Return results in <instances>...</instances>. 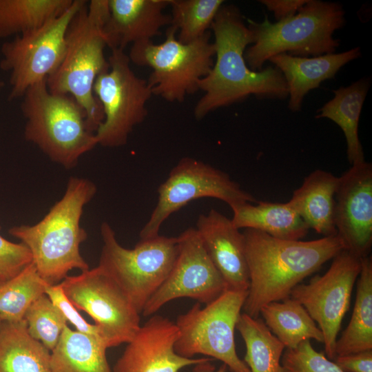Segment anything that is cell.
Wrapping results in <instances>:
<instances>
[{
	"label": "cell",
	"mask_w": 372,
	"mask_h": 372,
	"mask_svg": "<svg viewBox=\"0 0 372 372\" xmlns=\"http://www.w3.org/2000/svg\"><path fill=\"white\" fill-rule=\"evenodd\" d=\"M31 262L32 254L25 245L9 241L0 234V280L2 282L14 277Z\"/></svg>",
	"instance_id": "34"
},
{
	"label": "cell",
	"mask_w": 372,
	"mask_h": 372,
	"mask_svg": "<svg viewBox=\"0 0 372 372\" xmlns=\"http://www.w3.org/2000/svg\"><path fill=\"white\" fill-rule=\"evenodd\" d=\"M369 87L370 80L364 78L349 86L333 90L334 97L315 116L327 118L340 126L346 138L347 158L351 165L365 161L358 137V123Z\"/></svg>",
	"instance_id": "23"
},
{
	"label": "cell",
	"mask_w": 372,
	"mask_h": 372,
	"mask_svg": "<svg viewBox=\"0 0 372 372\" xmlns=\"http://www.w3.org/2000/svg\"><path fill=\"white\" fill-rule=\"evenodd\" d=\"M30 335L41 342L50 351L57 344L67 324L62 312L43 294L26 311L24 318Z\"/></svg>",
	"instance_id": "32"
},
{
	"label": "cell",
	"mask_w": 372,
	"mask_h": 372,
	"mask_svg": "<svg viewBox=\"0 0 372 372\" xmlns=\"http://www.w3.org/2000/svg\"><path fill=\"white\" fill-rule=\"evenodd\" d=\"M360 48L342 53L327 54L312 58L294 56L286 53L270 58L285 79L290 96L288 107L299 111L305 94L320 84L333 78L349 61L360 56Z\"/></svg>",
	"instance_id": "20"
},
{
	"label": "cell",
	"mask_w": 372,
	"mask_h": 372,
	"mask_svg": "<svg viewBox=\"0 0 372 372\" xmlns=\"http://www.w3.org/2000/svg\"><path fill=\"white\" fill-rule=\"evenodd\" d=\"M176 34L170 25L163 43H134L127 55L132 63L152 69L147 80L152 94L181 103L187 95L198 91V81L214 65L216 50L209 31L186 44L178 41Z\"/></svg>",
	"instance_id": "7"
},
{
	"label": "cell",
	"mask_w": 372,
	"mask_h": 372,
	"mask_svg": "<svg viewBox=\"0 0 372 372\" xmlns=\"http://www.w3.org/2000/svg\"><path fill=\"white\" fill-rule=\"evenodd\" d=\"M338 183L339 177L316 169L304 179L289 200L309 228L324 236L337 235L334 196Z\"/></svg>",
	"instance_id": "21"
},
{
	"label": "cell",
	"mask_w": 372,
	"mask_h": 372,
	"mask_svg": "<svg viewBox=\"0 0 372 372\" xmlns=\"http://www.w3.org/2000/svg\"><path fill=\"white\" fill-rule=\"evenodd\" d=\"M2 282L0 280V285H1Z\"/></svg>",
	"instance_id": "41"
},
{
	"label": "cell",
	"mask_w": 372,
	"mask_h": 372,
	"mask_svg": "<svg viewBox=\"0 0 372 372\" xmlns=\"http://www.w3.org/2000/svg\"><path fill=\"white\" fill-rule=\"evenodd\" d=\"M109 17L104 26L107 45L124 50L129 44L151 41L171 25L164 10L170 0H108Z\"/></svg>",
	"instance_id": "19"
},
{
	"label": "cell",
	"mask_w": 372,
	"mask_h": 372,
	"mask_svg": "<svg viewBox=\"0 0 372 372\" xmlns=\"http://www.w3.org/2000/svg\"><path fill=\"white\" fill-rule=\"evenodd\" d=\"M73 0H0V39L35 30L62 14Z\"/></svg>",
	"instance_id": "28"
},
{
	"label": "cell",
	"mask_w": 372,
	"mask_h": 372,
	"mask_svg": "<svg viewBox=\"0 0 372 372\" xmlns=\"http://www.w3.org/2000/svg\"><path fill=\"white\" fill-rule=\"evenodd\" d=\"M177 238L178 255L165 280L145 305L143 316L154 315L167 302L189 298L207 304L227 291L226 283L207 254L195 228Z\"/></svg>",
	"instance_id": "15"
},
{
	"label": "cell",
	"mask_w": 372,
	"mask_h": 372,
	"mask_svg": "<svg viewBox=\"0 0 372 372\" xmlns=\"http://www.w3.org/2000/svg\"><path fill=\"white\" fill-rule=\"evenodd\" d=\"M285 372H344L324 353L317 351L310 340L286 349L281 359Z\"/></svg>",
	"instance_id": "33"
},
{
	"label": "cell",
	"mask_w": 372,
	"mask_h": 372,
	"mask_svg": "<svg viewBox=\"0 0 372 372\" xmlns=\"http://www.w3.org/2000/svg\"><path fill=\"white\" fill-rule=\"evenodd\" d=\"M3 86H4V83H3V81H0V90H1L2 87H3Z\"/></svg>",
	"instance_id": "39"
},
{
	"label": "cell",
	"mask_w": 372,
	"mask_h": 372,
	"mask_svg": "<svg viewBox=\"0 0 372 372\" xmlns=\"http://www.w3.org/2000/svg\"><path fill=\"white\" fill-rule=\"evenodd\" d=\"M247 296V291L227 290L204 307L197 302L180 314L175 322L178 330L176 353L187 358L204 355L221 361L231 372H250L238 357L234 342Z\"/></svg>",
	"instance_id": "9"
},
{
	"label": "cell",
	"mask_w": 372,
	"mask_h": 372,
	"mask_svg": "<svg viewBox=\"0 0 372 372\" xmlns=\"http://www.w3.org/2000/svg\"><path fill=\"white\" fill-rule=\"evenodd\" d=\"M333 259L325 273L314 276L308 284L298 285L290 294L317 322L323 335L324 354L331 360L335 357L337 336L362 265V259L346 250Z\"/></svg>",
	"instance_id": "14"
},
{
	"label": "cell",
	"mask_w": 372,
	"mask_h": 372,
	"mask_svg": "<svg viewBox=\"0 0 372 372\" xmlns=\"http://www.w3.org/2000/svg\"><path fill=\"white\" fill-rule=\"evenodd\" d=\"M264 322L286 349L313 339L323 343V335L305 308L291 297L264 305L260 311Z\"/></svg>",
	"instance_id": "26"
},
{
	"label": "cell",
	"mask_w": 372,
	"mask_h": 372,
	"mask_svg": "<svg viewBox=\"0 0 372 372\" xmlns=\"http://www.w3.org/2000/svg\"><path fill=\"white\" fill-rule=\"evenodd\" d=\"M158 200L149 220L141 229L140 240L159 235L163 223L173 213L200 198H214L226 203L232 210L256 202L225 172L201 161L183 157L171 169L157 189Z\"/></svg>",
	"instance_id": "11"
},
{
	"label": "cell",
	"mask_w": 372,
	"mask_h": 372,
	"mask_svg": "<svg viewBox=\"0 0 372 372\" xmlns=\"http://www.w3.org/2000/svg\"><path fill=\"white\" fill-rule=\"evenodd\" d=\"M45 294L62 312L67 321L75 327L76 331L96 338L103 342L97 326L87 322L82 317L78 309L68 298L59 283L50 285L46 289Z\"/></svg>",
	"instance_id": "35"
},
{
	"label": "cell",
	"mask_w": 372,
	"mask_h": 372,
	"mask_svg": "<svg viewBox=\"0 0 372 372\" xmlns=\"http://www.w3.org/2000/svg\"><path fill=\"white\" fill-rule=\"evenodd\" d=\"M249 286L242 309L258 318L261 308L290 297L293 289L344 250L339 237L287 240L245 229Z\"/></svg>",
	"instance_id": "2"
},
{
	"label": "cell",
	"mask_w": 372,
	"mask_h": 372,
	"mask_svg": "<svg viewBox=\"0 0 372 372\" xmlns=\"http://www.w3.org/2000/svg\"><path fill=\"white\" fill-rule=\"evenodd\" d=\"M345 21L341 4L307 0L295 15L271 23L267 17L261 23L247 19L254 45L244 53L250 70L258 72L272 56L286 53L307 57L332 54L340 45L333 32Z\"/></svg>",
	"instance_id": "5"
},
{
	"label": "cell",
	"mask_w": 372,
	"mask_h": 372,
	"mask_svg": "<svg viewBox=\"0 0 372 372\" xmlns=\"http://www.w3.org/2000/svg\"><path fill=\"white\" fill-rule=\"evenodd\" d=\"M212 359L200 362L194 365L192 372H227V367L225 364H223L219 368L216 369V366L211 364Z\"/></svg>",
	"instance_id": "38"
},
{
	"label": "cell",
	"mask_w": 372,
	"mask_h": 372,
	"mask_svg": "<svg viewBox=\"0 0 372 372\" xmlns=\"http://www.w3.org/2000/svg\"><path fill=\"white\" fill-rule=\"evenodd\" d=\"M49 285L37 271L33 262L12 278L0 285V318L2 322L23 320L31 304L45 294Z\"/></svg>",
	"instance_id": "30"
},
{
	"label": "cell",
	"mask_w": 372,
	"mask_h": 372,
	"mask_svg": "<svg viewBox=\"0 0 372 372\" xmlns=\"http://www.w3.org/2000/svg\"><path fill=\"white\" fill-rule=\"evenodd\" d=\"M87 1L68 25L65 49L57 70L46 79L48 90L71 96L85 114L88 130L95 134L104 115L93 87L96 78L109 68L104 50V26L109 17L108 0Z\"/></svg>",
	"instance_id": "4"
},
{
	"label": "cell",
	"mask_w": 372,
	"mask_h": 372,
	"mask_svg": "<svg viewBox=\"0 0 372 372\" xmlns=\"http://www.w3.org/2000/svg\"><path fill=\"white\" fill-rule=\"evenodd\" d=\"M22 98L24 137L54 163L70 169L98 145L82 107L70 95L51 92L46 80L30 87Z\"/></svg>",
	"instance_id": "6"
},
{
	"label": "cell",
	"mask_w": 372,
	"mask_h": 372,
	"mask_svg": "<svg viewBox=\"0 0 372 372\" xmlns=\"http://www.w3.org/2000/svg\"><path fill=\"white\" fill-rule=\"evenodd\" d=\"M109 68L96 79L93 92L104 115L95 132L97 145H125L134 128L147 114L146 104L153 95L147 81L137 76L124 50H111Z\"/></svg>",
	"instance_id": "10"
},
{
	"label": "cell",
	"mask_w": 372,
	"mask_h": 372,
	"mask_svg": "<svg viewBox=\"0 0 372 372\" xmlns=\"http://www.w3.org/2000/svg\"><path fill=\"white\" fill-rule=\"evenodd\" d=\"M59 284L74 307L94 320L107 349L128 343L140 328L141 314L119 285L100 267L68 276Z\"/></svg>",
	"instance_id": "13"
},
{
	"label": "cell",
	"mask_w": 372,
	"mask_h": 372,
	"mask_svg": "<svg viewBox=\"0 0 372 372\" xmlns=\"http://www.w3.org/2000/svg\"><path fill=\"white\" fill-rule=\"evenodd\" d=\"M216 60L209 73L198 83L203 96L194 107L202 119L220 107L240 102L251 94L259 99H285L288 88L280 70L271 66L255 72L247 65L244 53L253 43L244 17L234 5L222 6L211 25Z\"/></svg>",
	"instance_id": "1"
},
{
	"label": "cell",
	"mask_w": 372,
	"mask_h": 372,
	"mask_svg": "<svg viewBox=\"0 0 372 372\" xmlns=\"http://www.w3.org/2000/svg\"><path fill=\"white\" fill-rule=\"evenodd\" d=\"M50 351L32 338L23 319L0 325V372H52Z\"/></svg>",
	"instance_id": "24"
},
{
	"label": "cell",
	"mask_w": 372,
	"mask_h": 372,
	"mask_svg": "<svg viewBox=\"0 0 372 372\" xmlns=\"http://www.w3.org/2000/svg\"><path fill=\"white\" fill-rule=\"evenodd\" d=\"M232 211L231 222L239 229H253L287 240H299L309 230L289 201H260L257 205L247 203Z\"/></svg>",
	"instance_id": "22"
},
{
	"label": "cell",
	"mask_w": 372,
	"mask_h": 372,
	"mask_svg": "<svg viewBox=\"0 0 372 372\" xmlns=\"http://www.w3.org/2000/svg\"><path fill=\"white\" fill-rule=\"evenodd\" d=\"M236 329L244 340V362L250 372H285L281 363L285 349L263 320L241 313Z\"/></svg>",
	"instance_id": "29"
},
{
	"label": "cell",
	"mask_w": 372,
	"mask_h": 372,
	"mask_svg": "<svg viewBox=\"0 0 372 372\" xmlns=\"http://www.w3.org/2000/svg\"><path fill=\"white\" fill-rule=\"evenodd\" d=\"M307 0H261L269 10L273 12L278 21L291 17L307 3Z\"/></svg>",
	"instance_id": "37"
},
{
	"label": "cell",
	"mask_w": 372,
	"mask_h": 372,
	"mask_svg": "<svg viewBox=\"0 0 372 372\" xmlns=\"http://www.w3.org/2000/svg\"><path fill=\"white\" fill-rule=\"evenodd\" d=\"M100 232L103 246L98 266L119 285L141 314L175 263L177 238L158 235L127 249L118 242L108 223H101Z\"/></svg>",
	"instance_id": "8"
},
{
	"label": "cell",
	"mask_w": 372,
	"mask_h": 372,
	"mask_svg": "<svg viewBox=\"0 0 372 372\" xmlns=\"http://www.w3.org/2000/svg\"><path fill=\"white\" fill-rule=\"evenodd\" d=\"M223 0H170L171 26L182 43L194 41L208 32L223 5Z\"/></svg>",
	"instance_id": "31"
},
{
	"label": "cell",
	"mask_w": 372,
	"mask_h": 372,
	"mask_svg": "<svg viewBox=\"0 0 372 372\" xmlns=\"http://www.w3.org/2000/svg\"><path fill=\"white\" fill-rule=\"evenodd\" d=\"M107 348L96 338L66 325L51 351L52 372H112L106 357Z\"/></svg>",
	"instance_id": "25"
},
{
	"label": "cell",
	"mask_w": 372,
	"mask_h": 372,
	"mask_svg": "<svg viewBox=\"0 0 372 372\" xmlns=\"http://www.w3.org/2000/svg\"><path fill=\"white\" fill-rule=\"evenodd\" d=\"M178 335L175 322L162 316H151L127 343L112 372H178L210 358H187L177 354L174 344Z\"/></svg>",
	"instance_id": "17"
},
{
	"label": "cell",
	"mask_w": 372,
	"mask_h": 372,
	"mask_svg": "<svg viewBox=\"0 0 372 372\" xmlns=\"http://www.w3.org/2000/svg\"><path fill=\"white\" fill-rule=\"evenodd\" d=\"M195 229L223 276L227 290L247 291L249 279L245 238L240 229L231 219L214 209L198 216Z\"/></svg>",
	"instance_id": "18"
},
{
	"label": "cell",
	"mask_w": 372,
	"mask_h": 372,
	"mask_svg": "<svg viewBox=\"0 0 372 372\" xmlns=\"http://www.w3.org/2000/svg\"><path fill=\"white\" fill-rule=\"evenodd\" d=\"M334 224L346 250L362 259L372 245V165H351L339 177Z\"/></svg>",
	"instance_id": "16"
},
{
	"label": "cell",
	"mask_w": 372,
	"mask_h": 372,
	"mask_svg": "<svg viewBox=\"0 0 372 372\" xmlns=\"http://www.w3.org/2000/svg\"><path fill=\"white\" fill-rule=\"evenodd\" d=\"M86 1L73 0L58 17L2 45L0 68L10 72L9 100L22 98L30 87L57 70L65 53L68 25Z\"/></svg>",
	"instance_id": "12"
},
{
	"label": "cell",
	"mask_w": 372,
	"mask_h": 372,
	"mask_svg": "<svg viewBox=\"0 0 372 372\" xmlns=\"http://www.w3.org/2000/svg\"><path fill=\"white\" fill-rule=\"evenodd\" d=\"M96 192L92 180L72 176L63 196L40 221L8 230L28 248L38 273L49 285L60 283L74 269H89L80 251L87 236L81 219L84 207Z\"/></svg>",
	"instance_id": "3"
},
{
	"label": "cell",
	"mask_w": 372,
	"mask_h": 372,
	"mask_svg": "<svg viewBox=\"0 0 372 372\" xmlns=\"http://www.w3.org/2000/svg\"><path fill=\"white\" fill-rule=\"evenodd\" d=\"M1 322H2V320H1V318H0V325H1Z\"/></svg>",
	"instance_id": "40"
},
{
	"label": "cell",
	"mask_w": 372,
	"mask_h": 372,
	"mask_svg": "<svg viewBox=\"0 0 372 372\" xmlns=\"http://www.w3.org/2000/svg\"><path fill=\"white\" fill-rule=\"evenodd\" d=\"M351 318L335 346L336 355L372 350V260L362 259Z\"/></svg>",
	"instance_id": "27"
},
{
	"label": "cell",
	"mask_w": 372,
	"mask_h": 372,
	"mask_svg": "<svg viewBox=\"0 0 372 372\" xmlns=\"http://www.w3.org/2000/svg\"><path fill=\"white\" fill-rule=\"evenodd\" d=\"M333 360L344 372H372V350L336 355Z\"/></svg>",
	"instance_id": "36"
}]
</instances>
